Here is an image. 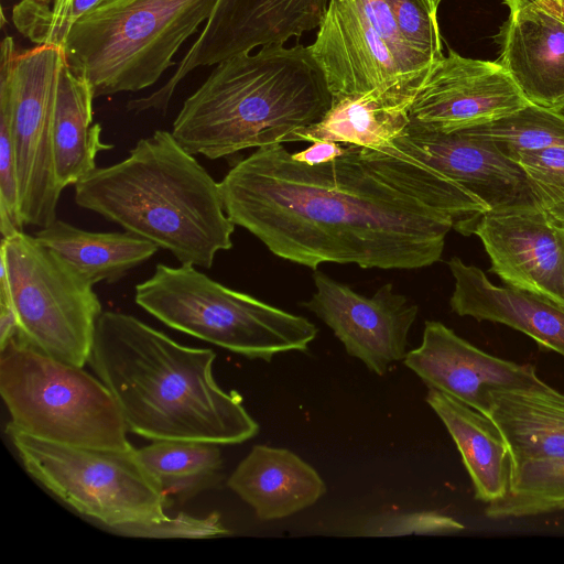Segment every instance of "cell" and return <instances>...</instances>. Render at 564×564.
I'll use <instances>...</instances> for the list:
<instances>
[{
    "label": "cell",
    "mask_w": 564,
    "mask_h": 564,
    "mask_svg": "<svg viewBox=\"0 0 564 564\" xmlns=\"http://www.w3.org/2000/svg\"><path fill=\"white\" fill-rule=\"evenodd\" d=\"M229 219L275 256L316 270L420 269L437 262L453 220L381 177L347 145L308 165L282 143L257 149L219 183Z\"/></svg>",
    "instance_id": "obj_1"
},
{
    "label": "cell",
    "mask_w": 564,
    "mask_h": 564,
    "mask_svg": "<svg viewBox=\"0 0 564 564\" xmlns=\"http://www.w3.org/2000/svg\"><path fill=\"white\" fill-rule=\"evenodd\" d=\"M215 359L209 348L184 346L132 315L107 311L97 321L88 362L134 434L240 444L258 434L259 424L238 392L218 386Z\"/></svg>",
    "instance_id": "obj_2"
},
{
    "label": "cell",
    "mask_w": 564,
    "mask_h": 564,
    "mask_svg": "<svg viewBox=\"0 0 564 564\" xmlns=\"http://www.w3.org/2000/svg\"><path fill=\"white\" fill-rule=\"evenodd\" d=\"M75 203L170 251L181 264L212 268L232 247L219 183L172 132L156 130L129 155L75 184Z\"/></svg>",
    "instance_id": "obj_3"
},
{
    "label": "cell",
    "mask_w": 564,
    "mask_h": 564,
    "mask_svg": "<svg viewBox=\"0 0 564 564\" xmlns=\"http://www.w3.org/2000/svg\"><path fill=\"white\" fill-rule=\"evenodd\" d=\"M333 95L307 46L270 44L216 64L184 102L172 134L210 160L288 142L318 122Z\"/></svg>",
    "instance_id": "obj_4"
},
{
    "label": "cell",
    "mask_w": 564,
    "mask_h": 564,
    "mask_svg": "<svg viewBox=\"0 0 564 564\" xmlns=\"http://www.w3.org/2000/svg\"><path fill=\"white\" fill-rule=\"evenodd\" d=\"M360 154L391 185L447 215L462 235H471L488 210L538 207L521 166L467 128L443 132L409 121L386 147Z\"/></svg>",
    "instance_id": "obj_5"
},
{
    "label": "cell",
    "mask_w": 564,
    "mask_h": 564,
    "mask_svg": "<svg viewBox=\"0 0 564 564\" xmlns=\"http://www.w3.org/2000/svg\"><path fill=\"white\" fill-rule=\"evenodd\" d=\"M218 0H108L70 30L66 63L94 98L139 91L173 66V57Z\"/></svg>",
    "instance_id": "obj_6"
},
{
    "label": "cell",
    "mask_w": 564,
    "mask_h": 564,
    "mask_svg": "<svg viewBox=\"0 0 564 564\" xmlns=\"http://www.w3.org/2000/svg\"><path fill=\"white\" fill-rule=\"evenodd\" d=\"M135 303L169 327L249 359L305 351L317 327L249 294L231 290L192 264L158 263L135 285Z\"/></svg>",
    "instance_id": "obj_7"
},
{
    "label": "cell",
    "mask_w": 564,
    "mask_h": 564,
    "mask_svg": "<svg viewBox=\"0 0 564 564\" xmlns=\"http://www.w3.org/2000/svg\"><path fill=\"white\" fill-rule=\"evenodd\" d=\"M0 392L10 422L32 436L87 448H133L118 403L100 379L17 336L0 347Z\"/></svg>",
    "instance_id": "obj_8"
},
{
    "label": "cell",
    "mask_w": 564,
    "mask_h": 564,
    "mask_svg": "<svg viewBox=\"0 0 564 564\" xmlns=\"http://www.w3.org/2000/svg\"><path fill=\"white\" fill-rule=\"evenodd\" d=\"M6 433L25 470L45 489L110 530L159 523L166 500L137 449H98L32 436L9 422Z\"/></svg>",
    "instance_id": "obj_9"
},
{
    "label": "cell",
    "mask_w": 564,
    "mask_h": 564,
    "mask_svg": "<svg viewBox=\"0 0 564 564\" xmlns=\"http://www.w3.org/2000/svg\"><path fill=\"white\" fill-rule=\"evenodd\" d=\"M0 269L17 317L15 336L69 365L83 367L89 361L102 313L93 286L23 231L2 238Z\"/></svg>",
    "instance_id": "obj_10"
},
{
    "label": "cell",
    "mask_w": 564,
    "mask_h": 564,
    "mask_svg": "<svg viewBox=\"0 0 564 564\" xmlns=\"http://www.w3.org/2000/svg\"><path fill=\"white\" fill-rule=\"evenodd\" d=\"M62 48L40 45L18 53L12 74L10 130L23 225L44 228L56 220L62 189L53 164L52 115Z\"/></svg>",
    "instance_id": "obj_11"
},
{
    "label": "cell",
    "mask_w": 564,
    "mask_h": 564,
    "mask_svg": "<svg viewBox=\"0 0 564 564\" xmlns=\"http://www.w3.org/2000/svg\"><path fill=\"white\" fill-rule=\"evenodd\" d=\"M328 3L329 0H218L173 75L149 96L130 100L128 110L164 113L176 87L194 69L300 37L318 28Z\"/></svg>",
    "instance_id": "obj_12"
},
{
    "label": "cell",
    "mask_w": 564,
    "mask_h": 564,
    "mask_svg": "<svg viewBox=\"0 0 564 564\" xmlns=\"http://www.w3.org/2000/svg\"><path fill=\"white\" fill-rule=\"evenodd\" d=\"M313 279L316 291L303 306L333 330L349 356L378 376L404 360L416 304L397 293L391 283L367 297L324 272L314 270Z\"/></svg>",
    "instance_id": "obj_13"
},
{
    "label": "cell",
    "mask_w": 564,
    "mask_h": 564,
    "mask_svg": "<svg viewBox=\"0 0 564 564\" xmlns=\"http://www.w3.org/2000/svg\"><path fill=\"white\" fill-rule=\"evenodd\" d=\"M307 46L333 98L388 94L413 101L422 82L409 77L356 0H329Z\"/></svg>",
    "instance_id": "obj_14"
},
{
    "label": "cell",
    "mask_w": 564,
    "mask_h": 564,
    "mask_svg": "<svg viewBox=\"0 0 564 564\" xmlns=\"http://www.w3.org/2000/svg\"><path fill=\"white\" fill-rule=\"evenodd\" d=\"M530 104L496 61L449 51L433 63L408 110L409 121L436 131L490 122Z\"/></svg>",
    "instance_id": "obj_15"
},
{
    "label": "cell",
    "mask_w": 564,
    "mask_h": 564,
    "mask_svg": "<svg viewBox=\"0 0 564 564\" xmlns=\"http://www.w3.org/2000/svg\"><path fill=\"white\" fill-rule=\"evenodd\" d=\"M489 256L490 271L508 286L564 312V229L538 208L488 210L474 231Z\"/></svg>",
    "instance_id": "obj_16"
},
{
    "label": "cell",
    "mask_w": 564,
    "mask_h": 564,
    "mask_svg": "<svg viewBox=\"0 0 564 564\" xmlns=\"http://www.w3.org/2000/svg\"><path fill=\"white\" fill-rule=\"evenodd\" d=\"M403 364L429 389L446 393L488 414V392L498 389L545 388L530 364L505 360L477 348L437 321H426L422 343Z\"/></svg>",
    "instance_id": "obj_17"
},
{
    "label": "cell",
    "mask_w": 564,
    "mask_h": 564,
    "mask_svg": "<svg viewBox=\"0 0 564 564\" xmlns=\"http://www.w3.org/2000/svg\"><path fill=\"white\" fill-rule=\"evenodd\" d=\"M498 63L525 99L556 109L564 104V23L533 9L509 13L498 34Z\"/></svg>",
    "instance_id": "obj_18"
},
{
    "label": "cell",
    "mask_w": 564,
    "mask_h": 564,
    "mask_svg": "<svg viewBox=\"0 0 564 564\" xmlns=\"http://www.w3.org/2000/svg\"><path fill=\"white\" fill-rule=\"evenodd\" d=\"M447 265L455 288L453 312L507 325L564 357V312L528 292L492 284L482 270L453 257Z\"/></svg>",
    "instance_id": "obj_19"
},
{
    "label": "cell",
    "mask_w": 564,
    "mask_h": 564,
    "mask_svg": "<svg viewBox=\"0 0 564 564\" xmlns=\"http://www.w3.org/2000/svg\"><path fill=\"white\" fill-rule=\"evenodd\" d=\"M227 485L263 521L296 513L326 492V485L314 467L290 449L263 444L251 448Z\"/></svg>",
    "instance_id": "obj_20"
},
{
    "label": "cell",
    "mask_w": 564,
    "mask_h": 564,
    "mask_svg": "<svg viewBox=\"0 0 564 564\" xmlns=\"http://www.w3.org/2000/svg\"><path fill=\"white\" fill-rule=\"evenodd\" d=\"M488 414L509 447L512 469L564 458V393L547 386L488 392Z\"/></svg>",
    "instance_id": "obj_21"
},
{
    "label": "cell",
    "mask_w": 564,
    "mask_h": 564,
    "mask_svg": "<svg viewBox=\"0 0 564 564\" xmlns=\"http://www.w3.org/2000/svg\"><path fill=\"white\" fill-rule=\"evenodd\" d=\"M426 402L452 436L471 479L475 498L487 505L510 490L512 459L509 447L492 420L436 389Z\"/></svg>",
    "instance_id": "obj_22"
},
{
    "label": "cell",
    "mask_w": 564,
    "mask_h": 564,
    "mask_svg": "<svg viewBox=\"0 0 564 564\" xmlns=\"http://www.w3.org/2000/svg\"><path fill=\"white\" fill-rule=\"evenodd\" d=\"M94 99L89 83L73 72L64 58L52 115L54 174L62 191L97 169L96 156L100 151L113 148L100 140V124L93 123Z\"/></svg>",
    "instance_id": "obj_23"
},
{
    "label": "cell",
    "mask_w": 564,
    "mask_h": 564,
    "mask_svg": "<svg viewBox=\"0 0 564 564\" xmlns=\"http://www.w3.org/2000/svg\"><path fill=\"white\" fill-rule=\"evenodd\" d=\"M34 237L91 286L117 282L159 250L128 231L93 232L59 219L35 231Z\"/></svg>",
    "instance_id": "obj_24"
},
{
    "label": "cell",
    "mask_w": 564,
    "mask_h": 564,
    "mask_svg": "<svg viewBox=\"0 0 564 564\" xmlns=\"http://www.w3.org/2000/svg\"><path fill=\"white\" fill-rule=\"evenodd\" d=\"M411 104L405 98L380 93L333 98L329 110L318 122L296 130L288 142L333 141L377 150L408 126Z\"/></svg>",
    "instance_id": "obj_25"
},
{
    "label": "cell",
    "mask_w": 564,
    "mask_h": 564,
    "mask_svg": "<svg viewBox=\"0 0 564 564\" xmlns=\"http://www.w3.org/2000/svg\"><path fill=\"white\" fill-rule=\"evenodd\" d=\"M135 452L160 487L167 507L185 502L221 480L223 457L218 444L159 440Z\"/></svg>",
    "instance_id": "obj_26"
},
{
    "label": "cell",
    "mask_w": 564,
    "mask_h": 564,
    "mask_svg": "<svg viewBox=\"0 0 564 564\" xmlns=\"http://www.w3.org/2000/svg\"><path fill=\"white\" fill-rule=\"evenodd\" d=\"M467 129L491 141L512 161L523 151L564 145V116L533 104Z\"/></svg>",
    "instance_id": "obj_27"
},
{
    "label": "cell",
    "mask_w": 564,
    "mask_h": 564,
    "mask_svg": "<svg viewBox=\"0 0 564 564\" xmlns=\"http://www.w3.org/2000/svg\"><path fill=\"white\" fill-rule=\"evenodd\" d=\"M564 499V458L533 460L512 469L509 492L488 503L491 519L532 517L545 503Z\"/></svg>",
    "instance_id": "obj_28"
},
{
    "label": "cell",
    "mask_w": 564,
    "mask_h": 564,
    "mask_svg": "<svg viewBox=\"0 0 564 564\" xmlns=\"http://www.w3.org/2000/svg\"><path fill=\"white\" fill-rule=\"evenodd\" d=\"M108 0H53V7L34 0H22L13 7L17 30L31 42L63 50L68 33L85 15Z\"/></svg>",
    "instance_id": "obj_29"
},
{
    "label": "cell",
    "mask_w": 564,
    "mask_h": 564,
    "mask_svg": "<svg viewBox=\"0 0 564 564\" xmlns=\"http://www.w3.org/2000/svg\"><path fill=\"white\" fill-rule=\"evenodd\" d=\"M514 162L523 170L539 209L564 229V145L523 151Z\"/></svg>",
    "instance_id": "obj_30"
},
{
    "label": "cell",
    "mask_w": 564,
    "mask_h": 564,
    "mask_svg": "<svg viewBox=\"0 0 564 564\" xmlns=\"http://www.w3.org/2000/svg\"><path fill=\"white\" fill-rule=\"evenodd\" d=\"M12 77H0V228L2 238L22 231L15 155L10 130Z\"/></svg>",
    "instance_id": "obj_31"
},
{
    "label": "cell",
    "mask_w": 564,
    "mask_h": 564,
    "mask_svg": "<svg viewBox=\"0 0 564 564\" xmlns=\"http://www.w3.org/2000/svg\"><path fill=\"white\" fill-rule=\"evenodd\" d=\"M405 43L432 63L444 56L432 0H387Z\"/></svg>",
    "instance_id": "obj_32"
},
{
    "label": "cell",
    "mask_w": 564,
    "mask_h": 564,
    "mask_svg": "<svg viewBox=\"0 0 564 564\" xmlns=\"http://www.w3.org/2000/svg\"><path fill=\"white\" fill-rule=\"evenodd\" d=\"M373 29L384 41L401 69L411 78L423 82L433 64L412 50L403 40L387 0H356Z\"/></svg>",
    "instance_id": "obj_33"
},
{
    "label": "cell",
    "mask_w": 564,
    "mask_h": 564,
    "mask_svg": "<svg viewBox=\"0 0 564 564\" xmlns=\"http://www.w3.org/2000/svg\"><path fill=\"white\" fill-rule=\"evenodd\" d=\"M116 533L153 539H209L230 534L223 524L220 514L213 512L206 517H195L187 513H178L176 517L152 524H132L112 530Z\"/></svg>",
    "instance_id": "obj_34"
},
{
    "label": "cell",
    "mask_w": 564,
    "mask_h": 564,
    "mask_svg": "<svg viewBox=\"0 0 564 564\" xmlns=\"http://www.w3.org/2000/svg\"><path fill=\"white\" fill-rule=\"evenodd\" d=\"M464 524L436 511H417L375 518L362 528L366 536H400L409 534H452Z\"/></svg>",
    "instance_id": "obj_35"
},
{
    "label": "cell",
    "mask_w": 564,
    "mask_h": 564,
    "mask_svg": "<svg viewBox=\"0 0 564 564\" xmlns=\"http://www.w3.org/2000/svg\"><path fill=\"white\" fill-rule=\"evenodd\" d=\"M347 151V145L333 141H315L307 149L292 153V156L308 165H318L341 156Z\"/></svg>",
    "instance_id": "obj_36"
},
{
    "label": "cell",
    "mask_w": 564,
    "mask_h": 564,
    "mask_svg": "<svg viewBox=\"0 0 564 564\" xmlns=\"http://www.w3.org/2000/svg\"><path fill=\"white\" fill-rule=\"evenodd\" d=\"M510 12L533 9L543 11L564 23V0H502Z\"/></svg>",
    "instance_id": "obj_37"
},
{
    "label": "cell",
    "mask_w": 564,
    "mask_h": 564,
    "mask_svg": "<svg viewBox=\"0 0 564 564\" xmlns=\"http://www.w3.org/2000/svg\"><path fill=\"white\" fill-rule=\"evenodd\" d=\"M17 333L18 323L12 306L0 304V347L4 346Z\"/></svg>",
    "instance_id": "obj_38"
},
{
    "label": "cell",
    "mask_w": 564,
    "mask_h": 564,
    "mask_svg": "<svg viewBox=\"0 0 564 564\" xmlns=\"http://www.w3.org/2000/svg\"><path fill=\"white\" fill-rule=\"evenodd\" d=\"M561 510H564V499L549 502V503L538 507L534 510L533 516L550 513V512H555V511H561Z\"/></svg>",
    "instance_id": "obj_39"
},
{
    "label": "cell",
    "mask_w": 564,
    "mask_h": 564,
    "mask_svg": "<svg viewBox=\"0 0 564 564\" xmlns=\"http://www.w3.org/2000/svg\"><path fill=\"white\" fill-rule=\"evenodd\" d=\"M556 112H558L560 115L564 116V104L562 106H560L558 108L554 109Z\"/></svg>",
    "instance_id": "obj_40"
},
{
    "label": "cell",
    "mask_w": 564,
    "mask_h": 564,
    "mask_svg": "<svg viewBox=\"0 0 564 564\" xmlns=\"http://www.w3.org/2000/svg\"><path fill=\"white\" fill-rule=\"evenodd\" d=\"M34 1L41 2L43 4H47V6H50V3L53 2V0H34Z\"/></svg>",
    "instance_id": "obj_41"
},
{
    "label": "cell",
    "mask_w": 564,
    "mask_h": 564,
    "mask_svg": "<svg viewBox=\"0 0 564 564\" xmlns=\"http://www.w3.org/2000/svg\"><path fill=\"white\" fill-rule=\"evenodd\" d=\"M441 1L442 0H432L435 8H438V4L441 3Z\"/></svg>",
    "instance_id": "obj_42"
},
{
    "label": "cell",
    "mask_w": 564,
    "mask_h": 564,
    "mask_svg": "<svg viewBox=\"0 0 564 564\" xmlns=\"http://www.w3.org/2000/svg\"><path fill=\"white\" fill-rule=\"evenodd\" d=\"M563 299H564V292H563Z\"/></svg>",
    "instance_id": "obj_43"
}]
</instances>
